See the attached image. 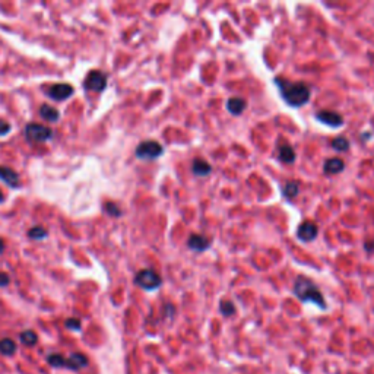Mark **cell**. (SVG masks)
<instances>
[{"mask_svg":"<svg viewBox=\"0 0 374 374\" xmlns=\"http://www.w3.org/2000/svg\"><path fill=\"white\" fill-rule=\"evenodd\" d=\"M273 82L278 86L284 101L291 107H301L310 100V89L306 83L290 82L282 78H275Z\"/></svg>","mask_w":374,"mask_h":374,"instance_id":"6da1fadb","label":"cell"},{"mask_svg":"<svg viewBox=\"0 0 374 374\" xmlns=\"http://www.w3.org/2000/svg\"><path fill=\"white\" fill-rule=\"evenodd\" d=\"M294 294L298 297L303 303H313L320 308H326V301L319 287L308 278L306 276H298L294 282Z\"/></svg>","mask_w":374,"mask_h":374,"instance_id":"7a4b0ae2","label":"cell"},{"mask_svg":"<svg viewBox=\"0 0 374 374\" xmlns=\"http://www.w3.org/2000/svg\"><path fill=\"white\" fill-rule=\"evenodd\" d=\"M135 282L140 288H143L146 291H152V290H157L161 285V276L152 269H143V271L136 273Z\"/></svg>","mask_w":374,"mask_h":374,"instance_id":"3957f363","label":"cell"},{"mask_svg":"<svg viewBox=\"0 0 374 374\" xmlns=\"http://www.w3.org/2000/svg\"><path fill=\"white\" fill-rule=\"evenodd\" d=\"M164 152L163 145H160L155 140H145L142 143L137 145L136 148V157L140 160H157L158 157H161Z\"/></svg>","mask_w":374,"mask_h":374,"instance_id":"277c9868","label":"cell"},{"mask_svg":"<svg viewBox=\"0 0 374 374\" xmlns=\"http://www.w3.org/2000/svg\"><path fill=\"white\" fill-rule=\"evenodd\" d=\"M25 136L30 142H45L51 139L53 130L47 126L38 125V123H30L25 127Z\"/></svg>","mask_w":374,"mask_h":374,"instance_id":"5b68a950","label":"cell"},{"mask_svg":"<svg viewBox=\"0 0 374 374\" xmlns=\"http://www.w3.org/2000/svg\"><path fill=\"white\" fill-rule=\"evenodd\" d=\"M107 85V78L102 72L100 70H92L89 72V75L85 79V88L89 91H95V92H101Z\"/></svg>","mask_w":374,"mask_h":374,"instance_id":"8992f818","label":"cell"},{"mask_svg":"<svg viewBox=\"0 0 374 374\" xmlns=\"http://www.w3.org/2000/svg\"><path fill=\"white\" fill-rule=\"evenodd\" d=\"M317 233H319V228L314 222L311 221H304L303 224L298 225L297 228V237L301 240V241H313L316 237H317Z\"/></svg>","mask_w":374,"mask_h":374,"instance_id":"52a82bcc","label":"cell"},{"mask_svg":"<svg viewBox=\"0 0 374 374\" xmlns=\"http://www.w3.org/2000/svg\"><path fill=\"white\" fill-rule=\"evenodd\" d=\"M316 119L323 123V125L329 126V127H340L343 125V119L340 114L331 111V110H322L316 113Z\"/></svg>","mask_w":374,"mask_h":374,"instance_id":"ba28073f","label":"cell"},{"mask_svg":"<svg viewBox=\"0 0 374 374\" xmlns=\"http://www.w3.org/2000/svg\"><path fill=\"white\" fill-rule=\"evenodd\" d=\"M72 94H73V86H70L69 83H56V85L50 86V89H48L50 98H53L56 101L68 100Z\"/></svg>","mask_w":374,"mask_h":374,"instance_id":"9c48e42d","label":"cell"},{"mask_svg":"<svg viewBox=\"0 0 374 374\" xmlns=\"http://www.w3.org/2000/svg\"><path fill=\"white\" fill-rule=\"evenodd\" d=\"M278 157L282 163L285 164H292L295 161V152H294V148L288 142H282L279 143L278 146Z\"/></svg>","mask_w":374,"mask_h":374,"instance_id":"30bf717a","label":"cell"},{"mask_svg":"<svg viewBox=\"0 0 374 374\" xmlns=\"http://www.w3.org/2000/svg\"><path fill=\"white\" fill-rule=\"evenodd\" d=\"M187 246L195 251H205V250L209 247V240L204 236H199V234H192L189 237V241H187Z\"/></svg>","mask_w":374,"mask_h":374,"instance_id":"8fae6325","label":"cell"},{"mask_svg":"<svg viewBox=\"0 0 374 374\" xmlns=\"http://www.w3.org/2000/svg\"><path fill=\"white\" fill-rule=\"evenodd\" d=\"M0 178L6 184H9L10 187H18L19 186V177H18V174L12 168L0 167Z\"/></svg>","mask_w":374,"mask_h":374,"instance_id":"7c38bea8","label":"cell"},{"mask_svg":"<svg viewBox=\"0 0 374 374\" xmlns=\"http://www.w3.org/2000/svg\"><path fill=\"white\" fill-rule=\"evenodd\" d=\"M227 108L231 114L234 116H238L241 114L244 110H246V101L243 98H238V97H234V98H230L227 101Z\"/></svg>","mask_w":374,"mask_h":374,"instance_id":"4fadbf2b","label":"cell"},{"mask_svg":"<svg viewBox=\"0 0 374 374\" xmlns=\"http://www.w3.org/2000/svg\"><path fill=\"white\" fill-rule=\"evenodd\" d=\"M86 364H88L86 357H85L83 354H78V352L72 354V355L66 360V363H65L66 367H70V369H73V370H79V369L85 367Z\"/></svg>","mask_w":374,"mask_h":374,"instance_id":"5bb4252c","label":"cell"},{"mask_svg":"<svg viewBox=\"0 0 374 374\" xmlns=\"http://www.w3.org/2000/svg\"><path fill=\"white\" fill-rule=\"evenodd\" d=\"M345 168V164L340 158H329L326 160L325 166H323V170L326 174H339L342 172Z\"/></svg>","mask_w":374,"mask_h":374,"instance_id":"9a60e30c","label":"cell"},{"mask_svg":"<svg viewBox=\"0 0 374 374\" xmlns=\"http://www.w3.org/2000/svg\"><path fill=\"white\" fill-rule=\"evenodd\" d=\"M192 171H193V174H196V175H199V177H205V175H208L209 172L212 171V167L209 166L205 160L196 158V160L193 161Z\"/></svg>","mask_w":374,"mask_h":374,"instance_id":"2e32d148","label":"cell"},{"mask_svg":"<svg viewBox=\"0 0 374 374\" xmlns=\"http://www.w3.org/2000/svg\"><path fill=\"white\" fill-rule=\"evenodd\" d=\"M40 114H41V117L44 120H47V122H57L59 120V111L54 108V107H51V105H47V104H44L41 105V108H40Z\"/></svg>","mask_w":374,"mask_h":374,"instance_id":"e0dca14e","label":"cell"},{"mask_svg":"<svg viewBox=\"0 0 374 374\" xmlns=\"http://www.w3.org/2000/svg\"><path fill=\"white\" fill-rule=\"evenodd\" d=\"M15 351H16V343L12 339L4 338L0 340V352L3 355H12V354H15Z\"/></svg>","mask_w":374,"mask_h":374,"instance_id":"ac0fdd59","label":"cell"},{"mask_svg":"<svg viewBox=\"0 0 374 374\" xmlns=\"http://www.w3.org/2000/svg\"><path fill=\"white\" fill-rule=\"evenodd\" d=\"M282 193L287 199H294L298 195V181H287L282 189Z\"/></svg>","mask_w":374,"mask_h":374,"instance_id":"d6986e66","label":"cell"},{"mask_svg":"<svg viewBox=\"0 0 374 374\" xmlns=\"http://www.w3.org/2000/svg\"><path fill=\"white\" fill-rule=\"evenodd\" d=\"M332 148L336 149V151H339V152H343V151H346L349 148V142H348L346 137L339 136V137H336V139L332 140Z\"/></svg>","mask_w":374,"mask_h":374,"instance_id":"ffe728a7","label":"cell"},{"mask_svg":"<svg viewBox=\"0 0 374 374\" xmlns=\"http://www.w3.org/2000/svg\"><path fill=\"white\" fill-rule=\"evenodd\" d=\"M221 313L224 314V316H233L234 313H236V306L233 304V301H230V300H224L222 303H221Z\"/></svg>","mask_w":374,"mask_h":374,"instance_id":"44dd1931","label":"cell"},{"mask_svg":"<svg viewBox=\"0 0 374 374\" xmlns=\"http://www.w3.org/2000/svg\"><path fill=\"white\" fill-rule=\"evenodd\" d=\"M37 335L33 332V331H25V332L21 335V340L24 345H28V346H33L35 342H37Z\"/></svg>","mask_w":374,"mask_h":374,"instance_id":"7402d4cb","label":"cell"},{"mask_svg":"<svg viewBox=\"0 0 374 374\" xmlns=\"http://www.w3.org/2000/svg\"><path fill=\"white\" fill-rule=\"evenodd\" d=\"M28 236H30V238H33V240H42V238L47 237V231H45L42 227H34V228H31V230L28 231Z\"/></svg>","mask_w":374,"mask_h":374,"instance_id":"603a6c76","label":"cell"},{"mask_svg":"<svg viewBox=\"0 0 374 374\" xmlns=\"http://www.w3.org/2000/svg\"><path fill=\"white\" fill-rule=\"evenodd\" d=\"M104 210H105L108 215H111V216H119V215H120V208H119L116 204H113V202H107V204L104 205Z\"/></svg>","mask_w":374,"mask_h":374,"instance_id":"cb8c5ba5","label":"cell"},{"mask_svg":"<svg viewBox=\"0 0 374 374\" xmlns=\"http://www.w3.org/2000/svg\"><path fill=\"white\" fill-rule=\"evenodd\" d=\"M48 363H50L51 366H56V367H62V366H65L66 360H65L62 355L53 354V355H50V357H48Z\"/></svg>","mask_w":374,"mask_h":374,"instance_id":"d4e9b609","label":"cell"},{"mask_svg":"<svg viewBox=\"0 0 374 374\" xmlns=\"http://www.w3.org/2000/svg\"><path fill=\"white\" fill-rule=\"evenodd\" d=\"M9 130H10V125H9L6 120L0 119V136L7 135V133H9Z\"/></svg>","mask_w":374,"mask_h":374,"instance_id":"484cf974","label":"cell"},{"mask_svg":"<svg viewBox=\"0 0 374 374\" xmlns=\"http://www.w3.org/2000/svg\"><path fill=\"white\" fill-rule=\"evenodd\" d=\"M66 326L69 329H79L81 328V322L78 319H70V320H66Z\"/></svg>","mask_w":374,"mask_h":374,"instance_id":"4316f807","label":"cell"},{"mask_svg":"<svg viewBox=\"0 0 374 374\" xmlns=\"http://www.w3.org/2000/svg\"><path fill=\"white\" fill-rule=\"evenodd\" d=\"M9 284V275L4 272H0V287H6Z\"/></svg>","mask_w":374,"mask_h":374,"instance_id":"83f0119b","label":"cell"},{"mask_svg":"<svg viewBox=\"0 0 374 374\" xmlns=\"http://www.w3.org/2000/svg\"><path fill=\"white\" fill-rule=\"evenodd\" d=\"M3 249H4V243H3V240H0V253L3 251Z\"/></svg>","mask_w":374,"mask_h":374,"instance_id":"f1b7e54d","label":"cell"},{"mask_svg":"<svg viewBox=\"0 0 374 374\" xmlns=\"http://www.w3.org/2000/svg\"><path fill=\"white\" fill-rule=\"evenodd\" d=\"M0 202H3V193L0 192Z\"/></svg>","mask_w":374,"mask_h":374,"instance_id":"f546056e","label":"cell"}]
</instances>
